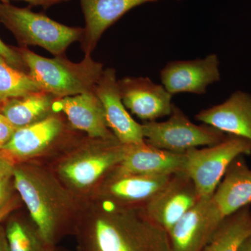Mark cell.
I'll return each mask as SVG.
<instances>
[{
	"mask_svg": "<svg viewBox=\"0 0 251 251\" xmlns=\"http://www.w3.org/2000/svg\"><path fill=\"white\" fill-rule=\"evenodd\" d=\"M16 49L36 85L56 99L92 92L103 72V64L91 55H85L81 62L75 63L65 54L46 58L27 47Z\"/></svg>",
	"mask_w": 251,
	"mask_h": 251,
	"instance_id": "1",
	"label": "cell"
},
{
	"mask_svg": "<svg viewBox=\"0 0 251 251\" xmlns=\"http://www.w3.org/2000/svg\"><path fill=\"white\" fill-rule=\"evenodd\" d=\"M97 251H173L169 234L150 219L124 214L97 220L94 227Z\"/></svg>",
	"mask_w": 251,
	"mask_h": 251,
	"instance_id": "2",
	"label": "cell"
},
{
	"mask_svg": "<svg viewBox=\"0 0 251 251\" xmlns=\"http://www.w3.org/2000/svg\"><path fill=\"white\" fill-rule=\"evenodd\" d=\"M0 22L11 31L21 47L37 46L56 56L64 55L71 44L80 41L84 28L69 27L28 8L0 1Z\"/></svg>",
	"mask_w": 251,
	"mask_h": 251,
	"instance_id": "3",
	"label": "cell"
},
{
	"mask_svg": "<svg viewBox=\"0 0 251 251\" xmlns=\"http://www.w3.org/2000/svg\"><path fill=\"white\" fill-rule=\"evenodd\" d=\"M185 171L193 180L201 198L209 197L224 178L227 168L238 157L251 154V142L227 135L222 141L185 153Z\"/></svg>",
	"mask_w": 251,
	"mask_h": 251,
	"instance_id": "4",
	"label": "cell"
},
{
	"mask_svg": "<svg viewBox=\"0 0 251 251\" xmlns=\"http://www.w3.org/2000/svg\"><path fill=\"white\" fill-rule=\"evenodd\" d=\"M145 143L175 153H186L191 149L211 146L227 134L211 126L193 123L184 112L173 105L169 119L142 125Z\"/></svg>",
	"mask_w": 251,
	"mask_h": 251,
	"instance_id": "5",
	"label": "cell"
},
{
	"mask_svg": "<svg viewBox=\"0 0 251 251\" xmlns=\"http://www.w3.org/2000/svg\"><path fill=\"white\" fill-rule=\"evenodd\" d=\"M186 171L172 175L148 203L144 211L150 219L169 232L183 216L201 199Z\"/></svg>",
	"mask_w": 251,
	"mask_h": 251,
	"instance_id": "6",
	"label": "cell"
},
{
	"mask_svg": "<svg viewBox=\"0 0 251 251\" xmlns=\"http://www.w3.org/2000/svg\"><path fill=\"white\" fill-rule=\"evenodd\" d=\"M160 78L173 96L179 93L203 95L209 85L221 79L219 57L210 54L204 58L171 61L161 69Z\"/></svg>",
	"mask_w": 251,
	"mask_h": 251,
	"instance_id": "7",
	"label": "cell"
},
{
	"mask_svg": "<svg viewBox=\"0 0 251 251\" xmlns=\"http://www.w3.org/2000/svg\"><path fill=\"white\" fill-rule=\"evenodd\" d=\"M94 91L103 105L107 125L117 140L123 145L145 142L143 126L133 120L122 101L115 69L103 70Z\"/></svg>",
	"mask_w": 251,
	"mask_h": 251,
	"instance_id": "8",
	"label": "cell"
},
{
	"mask_svg": "<svg viewBox=\"0 0 251 251\" xmlns=\"http://www.w3.org/2000/svg\"><path fill=\"white\" fill-rule=\"evenodd\" d=\"M122 101L126 108L143 121H156L171 115L173 95L163 85L149 77H126L118 80Z\"/></svg>",
	"mask_w": 251,
	"mask_h": 251,
	"instance_id": "9",
	"label": "cell"
},
{
	"mask_svg": "<svg viewBox=\"0 0 251 251\" xmlns=\"http://www.w3.org/2000/svg\"><path fill=\"white\" fill-rule=\"evenodd\" d=\"M211 196L201 198L173 226L168 234L173 251H202L222 221Z\"/></svg>",
	"mask_w": 251,
	"mask_h": 251,
	"instance_id": "10",
	"label": "cell"
},
{
	"mask_svg": "<svg viewBox=\"0 0 251 251\" xmlns=\"http://www.w3.org/2000/svg\"><path fill=\"white\" fill-rule=\"evenodd\" d=\"M125 156L117 170L125 174L146 176H170L185 171V153H175L161 150L143 142L125 145Z\"/></svg>",
	"mask_w": 251,
	"mask_h": 251,
	"instance_id": "11",
	"label": "cell"
},
{
	"mask_svg": "<svg viewBox=\"0 0 251 251\" xmlns=\"http://www.w3.org/2000/svg\"><path fill=\"white\" fill-rule=\"evenodd\" d=\"M158 1L161 0H80L85 20L80 42L85 55H91L104 31L124 15L136 6Z\"/></svg>",
	"mask_w": 251,
	"mask_h": 251,
	"instance_id": "12",
	"label": "cell"
},
{
	"mask_svg": "<svg viewBox=\"0 0 251 251\" xmlns=\"http://www.w3.org/2000/svg\"><path fill=\"white\" fill-rule=\"evenodd\" d=\"M52 110L65 114L74 128L86 132L91 138L117 139L109 130L103 105L94 91L72 97L55 98Z\"/></svg>",
	"mask_w": 251,
	"mask_h": 251,
	"instance_id": "13",
	"label": "cell"
},
{
	"mask_svg": "<svg viewBox=\"0 0 251 251\" xmlns=\"http://www.w3.org/2000/svg\"><path fill=\"white\" fill-rule=\"evenodd\" d=\"M195 118L226 134L251 142V95L247 92L237 91L224 103L201 110Z\"/></svg>",
	"mask_w": 251,
	"mask_h": 251,
	"instance_id": "14",
	"label": "cell"
},
{
	"mask_svg": "<svg viewBox=\"0 0 251 251\" xmlns=\"http://www.w3.org/2000/svg\"><path fill=\"white\" fill-rule=\"evenodd\" d=\"M244 156L232 162L211 195V202L221 221L251 204V168Z\"/></svg>",
	"mask_w": 251,
	"mask_h": 251,
	"instance_id": "15",
	"label": "cell"
},
{
	"mask_svg": "<svg viewBox=\"0 0 251 251\" xmlns=\"http://www.w3.org/2000/svg\"><path fill=\"white\" fill-rule=\"evenodd\" d=\"M62 128V122L58 117H46L40 121L16 129L9 143L0 150L11 159L34 156L52 143L60 134Z\"/></svg>",
	"mask_w": 251,
	"mask_h": 251,
	"instance_id": "16",
	"label": "cell"
},
{
	"mask_svg": "<svg viewBox=\"0 0 251 251\" xmlns=\"http://www.w3.org/2000/svg\"><path fill=\"white\" fill-rule=\"evenodd\" d=\"M125 152V145L116 140L101 152L68 163L62 168L63 175L75 186H90L110 168L117 166Z\"/></svg>",
	"mask_w": 251,
	"mask_h": 251,
	"instance_id": "17",
	"label": "cell"
},
{
	"mask_svg": "<svg viewBox=\"0 0 251 251\" xmlns=\"http://www.w3.org/2000/svg\"><path fill=\"white\" fill-rule=\"evenodd\" d=\"M14 187L25 203L31 218L44 240L49 241L54 230V218L52 209L37 184L24 170L15 167Z\"/></svg>",
	"mask_w": 251,
	"mask_h": 251,
	"instance_id": "18",
	"label": "cell"
},
{
	"mask_svg": "<svg viewBox=\"0 0 251 251\" xmlns=\"http://www.w3.org/2000/svg\"><path fill=\"white\" fill-rule=\"evenodd\" d=\"M146 176L125 174L116 171V176L108 186V193L121 202L148 204L172 176Z\"/></svg>",
	"mask_w": 251,
	"mask_h": 251,
	"instance_id": "19",
	"label": "cell"
},
{
	"mask_svg": "<svg viewBox=\"0 0 251 251\" xmlns=\"http://www.w3.org/2000/svg\"><path fill=\"white\" fill-rule=\"evenodd\" d=\"M54 99L44 91L33 92L6 100L1 104L0 113L18 129L48 117Z\"/></svg>",
	"mask_w": 251,
	"mask_h": 251,
	"instance_id": "20",
	"label": "cell"
},
{
	"mask_svg": "<svg viewBox=\"0 0 251 251\" xmlns=\"http://www.w3.org/2000/svg\"><path fill=\"white\" fill-rule=\"evenodd\" d=\"M251 236V207L245 206L220 224L202 251H239Z\"/></svg>",
	"mask_w": 251,
	"mask_h": 251,
	"instance_id": "21",
	"label": "cell"
},
{
	"mask_svg": "<svg viewBox=\"0 0 251 251\" xmlns=\"http://www.w3.org/2000/svg\"><path fill=\"white\" fill-rule=\"evenodd\" d=\"M42 91L28 73L16 69L0 55V103Z\"/></svg>",
	"mask_w": 251,
	"mask_h": 251,
	"instance_id": "22",
	"label": "cell"
},
{
	"mask_svg": "<svg viewBox=\"0 0 251 251\" xmlns=\"http://www.w3.org/2000/svg\"><path fill=\"white\" fill-rule=\"evenodd\" d=\"M9 251H37L34 237L21 222L12 221L5 229Z\"/></svg>",
	"mask_w": 251,
	"mask_h": 251,
	"instance_id": "23",
	"label": "cell"
},
{
	"mask_svg": "<svg viewBox=\"0 0 251 251\" xmlns=\"http://www.w3.org/2000/svg\"><path fill=\"white\" fill-rule=\"evenodd\" d=\"M0 55L10 65L16 69L27 73V67L23 62L22 57L18 52L17 49L6 45L0 39Z\"/></svg>",
	"mask_w": 251,
	"mask_h": 251,
	"instance_id": "24",
	"label": "cell"
},
{
	"mask_svg": "<svg viewBox=\"0 0 251 251\" xmlns=\"http://www.w3.org/2000/svg\"><path fill=\"white\" fill-rule=\"evenodd\" d=\"M16 130L9 120L0 113V150L9 143Z\"/></svg>",
	"mask_w": 251,
	"mask_h": 251,
	"instance_id": "25",
	"label": "cell"
},
{
	"mask_svg": "<svg viewBox=\"0 0 251 251\" xmlns=\"http://www.w3.org/2000/svg\"><path fill=\"white\" fill-rule=\"evenodd\" d=\"M11 178L13 176H0V209L11 199Z\"/></svg>",
	"mask_w": 251,
	"mask_h": 251,
	"instance_id": "26",
	"label": "cell"
},
{
	"mask_svg": "<svg viewBox=\"0 0 251 251\" xmlns=\"http://www.w3.org/2000/svg\"><path fill=\"white\" fill-rule=\"evenodd\" d=\"M14 168L11 158L0 150V176H13Z\"/></svg>",
	"mask_w": 251,
	"mask_h": 251,
	"instance_id": "27",
	"label": "cell"
},
{
	"mask_svg": "<svg viewBox=\"0 0 251 251\" xmlns=\"http://www.w3.org/2000/svg\"><path fill=\"white\" fill-rule=\"evenodd\" d=\"M11 1L13 0H0V1L3 3H9ZM21 1H26L31 6H41L46 9L54 5L65 2L69 0H21Z\"/></svg>",
	"mask_w": 251,
	"mask_h": 251,
	"instance_id": "28",
	"label": "cell"
},
{
	"mask_svg": "<svg viewBox=\"0 0 251 251\" xmlns=\"http://www.w3.org/2000/svg\"><path fill=\"white\" fill-rule=\"evenodd\" d=\"M17 206V201L14 198H11L6 205L0 209V222L9 215L10 213L12 212Z\"/></svg>",
	"mask_w": 251,
	"mask_h": 251,
	"instance_id": "29",
	"label": "cell"
},
{
	"mask_svg": "<svg viewBox=\"0 0 251 251\" xmlns=\"http://www.w3.org/2000/svg\"><path fill=\"white\" fill-rule=\"evenodd\" d=\"M0 251H9L5 229L0 227Z\"/></svg>",
	"mask_w": 251,
	"mask_h": 251,
	"instance_id": "30",
	"label": "cell"
},
{
	"mask_svg": "<svg viewBox=\"0 0 251 251\" xmlns=\"http://www.w3.org/2000/svg\"><path fill=\"white\" fill-rule=\"evenodd\" d=\"M239 251H251V236L243 243Z\"/></svg>",
	"mask_w": 251,
	"mask_h": 251,
	"instance_id": "31",
	"label": "cell"
},
{
	"mask_svg": "<svg viewBox=\"0 0 251 251\" xmlns=\"http://www.w3.org/2000/svg\"><path fill=\"white\" fill-rule=\"evenodd\" d=\"M1 104L0 103V112H1Z\"/></svg>",
	"mask_w": 251,
	"mask_h": 251,
	"instance_id": "32",
	"label": "cell"
}]
</instances>
